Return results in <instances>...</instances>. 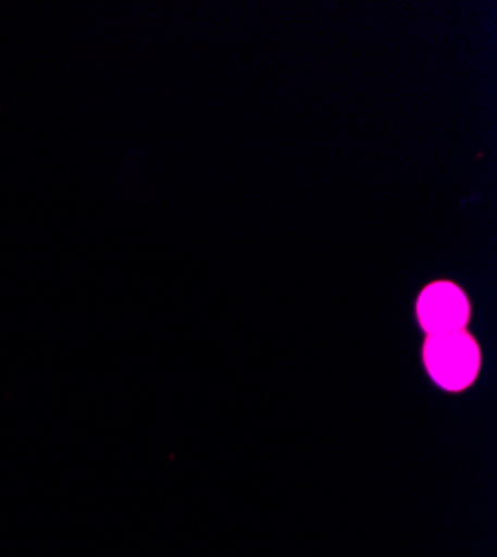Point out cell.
I'll use <instances>...</instances> for the list:
<instances>
[{
  "instance_id": "2",
  "label": "cell",
  "mask_w": 497,
  "mask_h": 557,
  "mask_svg": "<svg viewBox=\"0 0 497 557\" xmlns=\"http://www.w3.org/2000/svg\"><path fill=\"white\" fill-rule=\"evenodd\" d=\"M418 319L428 335L464 331L469 323V301L453 284H433L418 301Z\"/></svg>"
},
{
  "instance_id": "1",
  "label": "cell",
  "mask_w": 497,
  "mask_h": 557,
  "mask_svg": "<svg viewBox=\"0 0 497 557\" xmlns=\"http://www.w3.org/2000/svg\"><path fill=\"white\" fill-rule=\"evenodd\" d=\"M424 363L433 382L446 391H464L480 370V348L467 331L428 335Z\"/></svg>"
}]
</instances>
